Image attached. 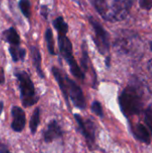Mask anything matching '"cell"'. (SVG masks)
Segmentation results:
<instances>
[{"instance_id":"obj_6","label":"cell","mask_w":152,"mask_h":153,"mask_svg":"<svg viewBox=\"0 0 152 153\" xmlns=\"http://www.w3.org/2000/svg\"><path fill=\"white\" fill-rule=\"evenodd\" d=\"M90 23L91 24L95 36L93 38V40L96 44V47L99 50V52L102 55H106L109 51V39H108V34L106 31V30L103 28V26L93 17H89Z\"/></svg>"},{"instance_id":"obj_13","label":"cell","mask_w":152,"mask_h":153,"mask_svg":"<svg viewBox=\"0 0 152 153\" xmlns=\"http://www.w3.org/2000/svg\"><path fill=\"white\" fill-rule=\"evenodd\" d=\"M30 51L31 61H32L33 66L36 69V72H37L38 75L41 79H44L45 74H44V72H43L42 67H41V54L39 52V49L35 46H30Z\"/></svg>"},{"instance_id":"obj_1","label":"cell","mask_w":152,"mask_h":153,"mask_svg":"<svg viewBox=\"0 0 152 153\" xmlns=\"http://www.w3.org/2000/svg\"><path fill=\"white\" fill-rule=\"evenodd\" d=\"M99 15L108 22H120L127 17L134 0H89Z\"/></svg>"},{"instance_id":"obj_11","label":"cell","mask_w":152,"mask_h":153,"mask_svg":"<svg viewBox=\"0 0 152 153\" xmlns=\"http://www.w3.org/2000/svg\"><path fill=\"white\" fill-rule=\"evenodd\" d=\"M51 72L63 93L64 99L65 100L66 106L68 108L69 110H71V107H70V103H69V96H68V92H67V86H66V82H65V74H63L61 72L60 69H58L56 66H53L51 68Z\"/></svg>"},{"instance_id":"obj_17","label":"cell","mask_w":152,"mask_h":153,"mask_svg":"<svg viewBox=\"0 0 152 153\" xmlns=\"http://www.w3.org/2000/svg\"><path fill=\"white\" fill-rule=\"evenodd\" d=\"M53 25L55 29L57 30L59 35H66L68 32V24L65 22L62 16L56 17L53 21Z\"/></svg>"},{"instance_id":"obj_23","label":"cell","mask_w":152,"mask_h":153,"mask_svg":"<svg viewBox=\"0 0 152 153\" xmlns=\"http://www.w3.org/2000/svg\"><path fill=\"white\" fill-rule=\"evenodd\" d=\"M140 5L142 8L149 10L152 8V0H140Z\"/></svg>"},{"instance_id":"obj_24","label":"cell","mask_w":152,"mask_h":153,"mask_svg":"<svg viewBox=\"0 0 152 153\" xmlns=\"http://www.w3.org/2000/svg\"><path fill=\"white\" fill-rule=\"evenodd\" d=\"M49 12V10H48V8L47 7V5H42L41 6V14H42V16L45 18V19H47V13Z\"/></svg>"},{"instance_id":"obj_21","label":"cell","mask_w":152,"mask_h":153,"mask_svg":"<svg viewBox=\"0 0 152 153\" xmlns=\"http://www.w3.org/2000/svg\"><path fill=\"white\" fill-rule=\"evenodd\" d=\"M91 111H92L95 115H97L98 117H101V118L104 117L102 106H101L100 102L98 101V100H94V101L92 102V104H91Z\"/></svg>"},{"instance_id":"obj_28","label":"cell","mask_w":152,"mask_h":153,"mask_svg":"<svg viewBox=\"0 0 152 153\" xmlns=\"http://www.w3.org/2000/svg\"><path fill=\"white\" fill-rule=\"evenodd\" d=\"M3 109H4V102L2 100H0V115L3 112Z\"/></svg>"},{"instance_id":"obj_2","label":"cell","mask_w":152,"mask_h":153,"mask_svg":"<svg viewBox=\"0 0 152 153\" xmlns=\"http://www.w3.org/2000/svg\"><path fill=\"white\" fill-rule=\"evenodd\" d=\"M121 111L126 117L138 115L142 108V91L136 82L130 83L118 98Z\"/></svg>"},{"instance_id":"obj_16","label":"cell","mask_w":152,"mask_h":153,"mask_svg":"<svg viewBox=\"0 0 152 153\" xmlns=\"http://www.w3.org/2000/svg\"><path fill=\"white\" fill-rule=\"evenodd\" d=\"M39 123H40V109H39V108H36L31 115L30 119L29 127H30V131L31 134H36Z\"/></svg>"},{"instance_id":"obj_14","label":"cell","mask_w":152,"mask_h":153,"mask_svg":"<svg viewBox=\"0 0 152 153\" xmlns=\"http://www.w3.org/2000/svg\"><path fill=\"white\" fill-rule=\"evenodd\" d=\"M4 39L10 44V46H20L21 39L14 27H10L3 32Z\"/></svg>"},{"instance_id":"obj_20","label":"cell","mask_w":152,"mask_h":153,"mask_svg":"<svg viewBox=\"0 0 152 153\" xmlns=\"http://www.w3.org/2000/svg\"><path fill=\"white\" fill-rule=\"evenodd\" d=\"M19 8L22 13V15L30 19V0H20L19 1Z\"/></svg>"},{"instance_id":"obj_19","label":"cell","mask_w":152,"mask_h":153,"mask_svg":"<svg viewBox=\"0 0 152 153\" xmlns=\"http://www.w3.org/2000/svg\"><path fill=\"white\" fill-rule=\"evenodd\" d=\"M88 63H89V55H88V47L86 41H83L82 44V57H81V67L82 72L85 74L88 71Z\"/></svg>"},{"instance_id":"obj_22","label":"cell","mask_w":152,"mask_h":153,"mask_svg":"<svg viewBox=\"0 0 152 153\" xmlns=\"http://www.w3.org/2000/svg\"><path fill=\"white\" fill-rule=\"evenodd\" d=\"M145 122L152 134V108H148L145 111Z\"/></svg>"},{"instance_id":"obj_3","label":"cell","mask_w":152,"mask_h":153,"mask_svg":"<svg viewBox=\"0 0 152 153\" xmlns=\"http://www.w3.org/2000/svg\"><path fill=\"white\" fill-rule=\"evenodd\" d=\"M14 76L19 83L22 106L24 108H29L35 105L39 101V96L30 74L23 70H16L14 72Z\"/></svg>"},{"instance_id":"obj_4","label":"cell","mask_w":152,"mask_h":153,"mask_svg":"<svg viewBox=\"0 0 152 153\" xmlns=\"http://www.w3.org/2000/svg\"><path fill=\"white\" fill-rule=\"evenodd\" d=\"M58 47L59 52L63 58L66 61L69 65L71 74L81 81H84L85 74L82 71V68L77 64L73 54V45L71 40L66 37V35L58 34Z\"/></svg>"},{"instance_id":"obj_12","label":"cell","mask_w":152,"mask_h":153,"mask_svg":"<svg viewBox=\"0 0 152 153\" xmlns=\"http://www.w3.org/2000/svg\"><path fill=\"white\" fill-rule=\"evenodd\" d=\"M131 130L134 137L140 142L150 144L151 143V135L148 129L142 124H132Z\"/></svg>"},{"instance_id":"obj_26","label":"cell","mask_w":152,"mask_h":153,"mask_svg":"<svg viewBox=\"0 0 152 153\" xmlns=\"http://www.w3.org/2000/svg\"><path fill=\"white\" fill-rule=\"evenodd\" d=\"M4 82V74L3 69L0 67V84H3Z\"/></svg>"},{"instance_id":"obj_18","label":"cell","mask_w":152,"mask_h":153,"mask_svg":"<svg viewBox=\"0 0 152 153\" xmlns=\"http://www.w3.org/2000/svg\"><path fill=\"white\" fill-rule=\"evenodd\" d=\"M44 38H45V41L47 42V47L48 49L49 54H51L52 56H56V50H55V43H54V38H53V32L51 28H47L45 34H44Z\"/></svg>"},{"instance_id":"obj_9","label":"cell","mask_w":152,"mask_h":153,"mask_svg":"<svg viewBox=\"0 0 152 153\" xmlns=\"http://www.w3.org/2000/svg\"><path fill=\"white\" fill-rule=\"evenodd\" d=\"M64 135V131L62 130L61 126L58 125L56 120H51L46 130L43 132V141L47 143H52L56 139L62 138Z\"/></svg>"},{"instance_id":"obj_7","label":"cell","mask_w":152,"mask_h":153,"mask_svg":"<svg viewBox=\"0 0 152 153\" xmlns=\"http://www.w3.org/2000/svg\"><path fill=\"white\" fill-rule=\"evenodd\" d=\"M65 79L67 86L68 96L71 99L73 106L77 108L84 110L86 108V100L82 92V90L73 80L69 78L67 74H65Z\"/></svg>"},{"instance_id":"obj_25","label":"cell","mask_w":152,"mask_h":153,"mask_svg":"<svg viewBox=\"0 0 152 153\" xmlns=\"http://www.w3.org/2000/svg\"><path fill=\"white\" fill-rule=\"evenodd\" d=\"M0 153H11L9 149L2 142H0Z\"/></svg>"},{"instance_id":"obj_15","label":"cell","mask_w":152,"mask_h":153,"mask_svg":"<svg viewBox=\"0 0 152 153\" xmlns=\"http://www.w3.org/2000/svg\"><path fill=\"white\" fill-rule=\"evenodd\" d=\"M9 53L12 56L13 62L18 61H24L26 56V50L20 46H10L9 47Z\"/></svg>"},{"instance_id":"obj_8","label":"cell","mask_w":152,"mask_h":153,"mask_svg":"<svg viewBox=\"0 0 152 153\" xmlns=\"http://www.w3.org/2000/svg\"><path fill=\"white\" fill-rule=\"evenodd\" d=\"M13 121L11 127L13 130V132L16 133H21L25 127L26 125V115L24 110L18 107V106H13L11 110Z\"/></svg>"},{"instance_id":"obj_27","label":"cell","mask_w":152,"mask_h":153,"mask_svg":"<svg viewBox=\"0 0 152 153\" xmlns=\"http://www.w3.org/2000/svg\"><path fill=\"white\" fill-rule=\"evenodd\" d=\"M148 69H149L150 73L152 75V58L149 61V63H148Z\"/></svg>"},{"instance_id":"obj_5","label":"cell","mask_w":152,"mask_h":153,"mask_svg":"<svg viewBox=\"0 0 152 153\" xmlns=\"http://www.w3.org/2000/svg\"><path fill=\"white\" fill-rule=\"evenodd\" d=\"M75 121L79 126L80 133L84 137L87 146L90 151H93L95 148L96 143V126L93 121L90 118L84 119L81 115L74 114L73 115Z\"/></svg>"},{"instance_id":"obj_10","label":"cell","mask_w":152,"mask_h":153,"mask_svg":"<svg viewBox=\"0 0 152 153\" xmlns=\"http://www.w3.org/2000/svg\"><path fill=\"white\" fill-rule=\"evenodd\" d=\"M136 37L133 35H129L127 33L121 34L120 37L115 41V48L116 50L123 54H128L134 48V42Z\"/></svg>"}]
</instances>
